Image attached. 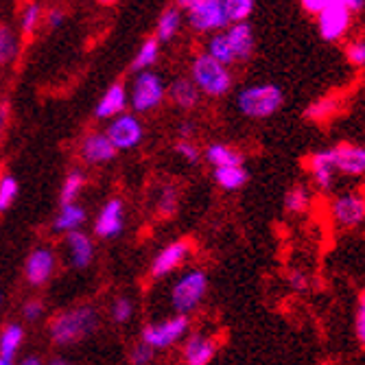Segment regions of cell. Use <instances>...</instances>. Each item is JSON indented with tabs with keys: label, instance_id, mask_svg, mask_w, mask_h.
<instances>
[{
	"label": "cell",
	"instance_id": "8d00e7d4",
	"mask_svg": "<svg viewBox=\"0 0 365 365\" xmlns=\"http://www.w3.org/2000/svg\"><path fill=\"white\" fill-rule=\"evenodd\" d=\"M153 356H155V350H151V348L145 346L143 341H140L138 346L131 348V352H129L131 365H149V363L153 361Z\"/></svg>",
	"mask_w": 365,
	"mask_h": 365
},
{
	"label": "cell",
	"instance_id": "ba28073f",
	"mask_svg": "<svg viewBox=\"0 0 365 365\" xmlns=\"http://www.w3.org/2000/svg\"><path fill=\"white\" fill-rule=\"evenodd\" d=\"M125 230V204L118 197H112L103 204L94 221V235L101 239H116Z\"/></svg>",
	"mask_w": 365,
	"mask_h": 365
},
{
	"label": "cell",
	"instance_id": "836d02e7",
	"mask_svg": "<svg viewBox=\"0 0 365 365\" xmlns=\"http://www.w3.org/2000/svg\"><path fill=\"white\" fill-rule=\"evenodd\" d=\"M160 215H173L178 210V190L173 186H164L158 195Z\"/></svg>",
	"mask_w": 365,
	"mask_h": 365
},
{
	"label": "cell",
	"instance_id": "ffe728a7",
	"mask_svg": "<svg viewBox=\"0 0 365 365\" xmlns=\"http://www.w3.org/2000/svg\"><path fill=\"white\" fill-rule=\"evenodd\" d=\"M125 106H127V92L120 83H114L103 96L101 101L96 103V118H103V120H110V118H116L125 112Z\"/></svg>",
	"mask_w": 365,
	"mask_h": 365
},
{
	"label": "cell",
	"instance_id": "5bb4252c",
	"mask_svg": "<svg viewBox=\"0 0 365 365\" xmlns=\"http://www.w3.org/2000/svg\"><path fill=\"white\" fill-rule=\"evenodd\" d=\"M335 153V169L350 178H361L365 171V149L361 145L341 143L333 147Z\"/></svg>",
	"mask_w": 365,
	"mask_h": 365
},
{
	"label": "cell",
	"instance_id": "d4e9b609",
	"mask_svg": "<svg viewBox=\"0 0 365 365\" xmlns=\"http://www.w3.org/2000/svg\"><path fill=\"white\" fill-rule=\"evenodd\" d=\"M86 186V175L81 171H71L68 178L61 184V192H59V204L68 206V204H77V197L81 195Z\"/></svg>",
	"mask_w": 365,
	"mask_h": 365
},
{
	"label": "cell",
	"instance_id": "cb8c5ba5",
	"mask_svg": "<svg viewBox=\"0 0 365 365\" xmlns=\"http://www.w3.org/2000/svg\"><path fill=\"white\" fill-rule=\"evenodd\" d=\"M250 173L245 167H225V169H215V182L225 188V190H239L247 184Z\"/></svg>",
	"mask_w": 365,
	"mask_h": 365
},
{
	"label": "cell",
	"instance_id": "4316f807",
	"mask_svg": "<svg viewBox=\"0 0 365 365\" xmlns=\"http://www.w3.org/2000/svg\"><path fill=\"white\" fill-rule=\"evenodd\" d=\"M311 204V192L304 184H295L291 190H287L284 195V208L291 212V215H300L309 208Z\"/></svg>",
	"mask_w": 365,
	"mask_h": 365
},
{
	"label": "cell",
	"instance_id": "9a60e30c",
	"mask_svg": "<svg viewBox=\"0 0 365 365\" xmlns=\"http://www.w3.org/2000/svg\"><path fill=\"white\" fill-rule=\"evenodd\" d=\"M309 171L313 175V182L322 190H330L335 184V153L333 149L315 151L309 160Z\"/></svg>",
	"mask_w": 365,
	"mask_h": 365
},
{
	"label": "cell",
	"instance_id": "e0dca14e",
	"mask_svg": "<svg viewBox=\"0 0 365 365\" xmlns=\"http://www.w3.org/2000/svg\"><path fill=\"white\" fill-rule=\"evenodd\" d=\"M66 245H68V254H71V262L77 269H86L94 260V243L90 241V237L81 230L68 232L66 235Z\"/></svg>",
	"mask_w": 365,
	"mask_h": 365
},
{
	"label": "cell",
	"instance_id": "f5cc1de1",
	"mask_svg": "<svg viewBox=\"0 0 365 365\" xmlns=\"http://www.w3.org/2000/svg\"><path fill=\"white\" fill-rule=\"evenodd\" d=\"M0 307H3V295H0Z\"/></svg>",
	"mask_w": 365,
	"mask_h": 365
},
{
	"label": "cell",
	"instance_id": "2e32d148",
	"mask_svg": "<svg viewBox=\"0 0 365 365\" xmlns=\"http://www.w3.org/2000/svg\"><path fill=\"white\" fill-rule=\"evenodd\" d=\"M81 158L86 164H106L116 158V149L103 131H94L81 143Z\"/></svg>",
	"mask_w": 365,
	"mask_h": 365
},
{
	"label": "cell",
	"instance_id": "277c9868",
	"mask_svg": "<svg viewBox=\"0 0 365 365\" xmlns=\"http://www.w3.org/2000/svg\"><path fill=\"white\" fill-rule=\"evenodd\" d=\"M208 293V276L199 269L186 272L171 289V304L178 315L195 311Z\"/></svg>",
	"mask_w": 365,
	"mask_h": 365
},
{
	"label": "cell",
	"instance_id": "7dc6e473",
	"mask_svg": "<svg viewBox=\"0 0 365 365\" xmlns=\"http://www.w3.org/2000/svg\"><path fill=\"white\" fill-rule=\"evenodd\" d=\"M16 365H42V359L40 356H26V359H22Z\"/></svg>",
	"mask_w": 365,
	"mask_h": 365
},
{
	"label": "cell",
	"instance_id": "f546056e",
	"mask_svg": "<svg viewBox=\"0 0 365 365\" xmlns=\"http://www.w3.org/2000/svg\"><path fill=\"white\" fill-rule=\"evenodd\" d=\"M180 11L178 9H169L164 11V16H160V22H158V40L167 42L171 40L175 33H178V26H180Z\"/></svg>",
	"mask_w": 365,
	"mask_h": 365
},
{
	"label": "cell",
	"instance_id": "7a4b0ae2",
	"mask_svg": "<svg viewBox=\"0 0 365 365\" xmlns=\"http://www.w3.org/2000/svg\"><path fill=\"white\" fill-rule=\"evenodd\" d=\"M282 98H284L282 90L278 86L258 83V86L245 88L239 94L237 106H239L241 114H245L247 118H267L280 110Z\"/></svg>",
	"mask_w": 365,
	"mask_h": 365
},
{
	"label": "cell",
	"instance_id": "52a82bcc",
	"mask_svg": "<svg viewBox=\"0 0 365 365\" xmlns=\"http://www.w3.org/2000/svg\"><path fill=\"white\" fill-rule=\"evenodd\" d=\"M164 94V83L158 75L143 71L134 83V90H131V108L136 112H149L153 108H158L162 103Z\"/></svg>",
	"mask_w": 365,
	"mask_h": 365
},
{
	"label": "cell",
	"instance_id": "83f0119b",
	"mask_svg": "<svg viewBox=\"0 0 365 365\" xmlns=\"http://www.w3.org/2000/svg\"><path fill=\"white\" fill-rule=\"evenodd\" d=\"M210 59H215L217 63L221 66H230L232 61H235V55H232V48L225 40L223 33H219V36H212L210 42H208V53H206Z\"/></svg>",
	"mask_w": 365,
	"mask_h": 365
},
{
	"label": "cell",
	"instance_id": "3957f363",
	"mask_svg": "<svg viewBox=\"0 0 365 365\" xmlns=\"http://www.w3.org/2000/svg\"><path fill=\"white\" fill-rule=\"evenodd\" d=\"M190 75H192L190 81L195 83V88L208 96H223L232 86V77L225 66L217 63L208 55H199L192 61Z\"/></svg>",
	"mask_w": 365,
	"mask_h": 365
},
{
	"label": "cell",
	"instance_id": "c3c4849f",
	"mask_svg": "<svg viewBox=\"0 0 365 365\" xmlns=\"http://www.w3.org/2000/svg\"><path fill=\"white\" fill-rule=\"evenodd\" d=\"M199 3V0H178V5L180 7H186V9H190L192 5H197Z\"/></svg>",
	"mask_w": 365,
	"mask_h": 365
},
{
	"label": "cell",
	"instance_id": "ac0fdd59",
	"mask_svg": "<svg viewBox=\"0 0 365 365\" xmlns=\"http://www.w3.org/2000/svg\"><path fill=\"white\" fill-rule=\"evenodd\" d=\"M217 354V344L206 335H190L184 344V361L186 365H208Z\"/></svg>",
	"mask_w": 365,
	"mask_h": 365
},
{
	"label": "cell",
	"instance_id": "b9f144b4",
	"mask_svg": "<svg viewBox=\"0 0 365 365\" xmlns=\"http://www.w3.org/2000/svg\"><path fill=\"white\" fill-rule=\"evenodd\" d=\"M302 3V7L309 11V14H315V16H319L330 3H333V0H300Z\"/></svg>",
	"mask_w": 365,
	"mask_h": 365
},
{
	"label": "cell",
	"instance_id": "484cf974",
	"mask_svg": "<svg viewBox=\"0 0 365 365\" xmlns=\"http://www.w3.org/2000/svg\"><path fill=\"white\" fill-rule=\"evenodd\" d=\"M24 341V328L20 324H9L0 333V354L3 356H16L18 348Z\"/></svg>",
	"mask_w": 365,
	"mask_h": 365
},
{
	"label": "cell",
	"instance_id": "8992f818",
	"mask_svg": "<svg viewBox=\"0 0 365 365\" xmlns=\"http://www.w3.org/2000/svg\"><path fill=\"white\" fill-rule=\"evenodd\" d=\"M103 134L110 138V143L114 145L116 151H129V149H134L143 143L145 129L136 116L120 114L110 123L108 131H103Z\"/></svg>",
	"mask_w": 365,
	"mask_h": 365
},
{
	"label": "cell",
	"instance_id": "74e56055",
	"mask_svg": "<svg viewBox=\"0 0 365 365\" xmlns=\"http://www.w3.org/2000/svg\"><path fill=\"white\" fill-rule=\"evenodd\" d=\"M38 20H40V7L38 5H29L22 14V31L24 33H31L33 29L38 26Z\"/></svg>",
	"mask_w": 365,
	"mask_h": 365
},
{
	"label": "cell",
	"instance_id": "60d3db41",
	"mask_svg": "<svg viewBox=\"0 0 365 365\" xmlns=\"http://www.w3.org/2000/svg\"><path fill=\"white\" fill-rule=\"evenodd\" d=\"M348 59L354 63V66H363L365 63V44L359 40V42H352L348 46Z\"/></svg>",
	"mask_w": 365,
	"mask_h": 365
},
{
	"label": "cell",
	"instance_id": "bcb514c9",
	"mask_svg": "<svg viewBox=\"0 0 365 365\" xmlns=\"http://www.w3.org/2000/svg\"><path fill=\"white\" fill-rule=\"evenodd\" d=\"M61 20H63V14H61V11H51V14H48V24H51V26H59Z\"/></svg>",
	"mask_w": 365,
	"mask_h": 365
},
{
	"label": "cell",
	"instance_id": "f6af8a7d",
	"mask_svg": "<svg viewBox=\"0 0 365 365\" xmlns=\"http://www.w3.org/2000/svg\"><path fill=\"white\" fill-rule=\"evenodd\" d=\"M7 118H9V108L3 103V106H0V136H3V131L7 127Z\"/></svg>",
	"mask_w": 365,
	"mask_h": 365
},
{
	"label": "cell",
	"instance_id": "603a6c76",
	"mask_svg": "<svg viewBox=\"0 0 365 365\" xmlns=\"http://www.w3.org/2000/svg\"><path fill=\"white\" fill-rule=\"evenodd\" d=\"M169 96L171 101L184 110H190L197 106L199 101V90L195 88V83L190 79H175L169 88Z\"/></svg>",
	"mask_w": 365,
	"mask_h": 365
},
{
	"label": "cell",
	"instance_id": "5b68a950",
	"mask_svg": "<svg viewBox=\"0 0 365 365\" xmlns=\"http://www.w3.org/2000/svg\"><path fill=\"white\" fill-rule=\"evenodd\" d=\"M188 330V317L186 315H175L164 322H155L145 326L143 330V344L149 346L151 350H164L178 344Z\"/></svg>",
	"mask_w": 365,
	"mask_h": 365
},
{
	"label": "cell",
	"instance_id": "4dcf8cb0",
	"mask_svg": "<svg viewBox=\"0 0 365 365\" xmlns=\"http://www.w3.org/2000/svg\"><path fill=\"white\" fill-rule=\"evenodd\" d=\"M18 192H20V186H18L16 178L5 175L3 180H0V212H7L16 204Z\"/></svg>",
	"mask_w": 365,
	"mask_h": 365
},
{
	"label": "cell",
	"instance_id": "9c48e42d",
	"mask_svg": "<svg viewBox=\"0 0 365 365\" xmlns=\"http://www.w3.org/2000/svg\"><path fill=\"white\" fill-rule=\"evenodd\" d=\"M55 267H57V258H55L53 250L36 247L29 254V258L24 262V276H26L29 284L42 287V284H46L53 278Z\"/></svg>",
	"mask_w": 365,
	"mask_h": 365
},
{
	"label": "cell",
	"instance_id": "7c38bea8",
	"mask_svg": "<svg viewBox=\"0 0 365 365\" xmlns=\"http://www.w3.org/2000/svg\"><path fill=\"white\" fill-rule=\"evenodd\" d=\"M190 24L197 31H217L227 24L223 0H199L190 7Z\"/></svg>",
	"mask_w": 365,
	"mask_h": 365
},
{
	"label": "cell",
	"instance_id": "8fae6325",
	"mask_svg": "<svg viewBox=\"0 0 365 365\" xmlns=\"http://www.w3.org/2000/svg\"><path fill=\"white\" fill-rule=\"evenodd\" d=\"M350 11L339 3V0H333L322 14H319V33H322V38L328 40V42H335L339 40L344 33L348 31L350 26Z\"/></svg>",
	"mask_w": 365,
	"mask_h": 365
},
{
	"label": "cell",
	"instance_id": "44dd1931",
	"mask_svg": "<svg viewBox=\"0 0 365 365\" xmlns=\"http://www.w3.org/2000/svg\"><path fill=\"white\" fill-rule=\"evenodd\" d=\"M206 160L212 164L215 169H225V167H243V155L227 145L215 143L206 149Z\"/></svg>",
	"mask_w": 365,
	"mask_h": 365
},
{
	"label": "cell",
	"instance_id": "f35d334b",
	"mask_svg": "<svg viewBox=\"0 0 365 365\" xmlns=\"http://www.w3.org/2000/svg\"><path fill=\"white\" fill-rule=\"evenodd\" d=\"M175 151H178L180 158H184V160L190 162V164H197V162H199V149H197L190 140L178 143V145H175Z\"/></svg>",
	"mask_w": 365,
	"mask_h": 365
},
{
	"label": "cell",
	"instance_id": "ab89813d",
	"mask_svg": "<svg viewBox=\"0 0 365 365\" xmlns=\"http://www.w3.org/2000/svg\"><path fill=\"white\" fill-rule=\"evenodd\" d=\"M42 313H44V304L40 300H29L22 309V315L26 322H38L42 317Z\"/></svg>",
	"mask_w": 365,
	"mask_h": 365
},
{
	"label": "cell",
	"instance_id": "d6a6232c",
	"mask_svg": "<svg viewBox=\"0 0 365 365\" xmlns=\"http://www.w3.org/2000/svg\"><path fill=\"white\" fill-rule=\"evenodd\" d=\"M18 53V42L9 29L0 26V63H9Z\"/></svg>",
	"mask_w": 365,
	"mask_h": 365
},
{
	"label": "cell",
	"instance_id": "681fc988",
	"mask_svg": "<svg viewBox=\"0 0 365 365\" xmlns=\"http://www.w3.org/2000/svg\"><path fill=\"white\" fill-rule=\"evenodd\" d=\"M0 365H16V359H14V356H3V354H0Z\"/></svg>",
	"mask_w": 365,
	"mask_h": 365
},
{
	"label": "cell",
	"instance_id": "7bdbcfd3",
	"mask_svg": "<svg viewBox=\"0 0 365 365\" xmlns=\"http://www.w3.org/2000/svg\"><path fill=\"white\" fill-rule=\"evenodd\" d=\"M289 284H291L295 291H304V289H307V284H309V280H307L304 272L293 269V272H289Z\"/></svg>",
	"mask_w": 365,
	"mask_h": 365
},
{
	"label": "cell",
	"instance_id": "e575fe53",
	"mask_svg": "<svg viewBox=\"0 0 365 365\" xmlns=\"http://www.w3.org/2000/svg\"><path fill=\"white\" fill-rule=\"evenodd\" d=\"M131 315H134V304H131L129 297H125V295L116 297L112 304V319L116 324H127L131 319Z\"/></svg>",
	"mask_w": 365,
	"mask_h": 365
},
{
	"label": "cell",
	"instance_id": "f1b7e54d",
	"mask_svg": "<svg viewBox=\"0 0 365 365\" xmlns=\"http://www.w3.org/2000/svg\"><path fill=\"white\" fill-rule=\"evenodd\" d=\"M254 9V0H223V11L227 22H245Z\"/></svg>",
	"mask_w": 365,
	"mask_h": 365
},
{
	"label": "cell",
	"instance_id": "f907efd6",
	"mask_svg": "<svg viewBox=\"0 0 365 365\" xmlns=\"http://www.w3.org/2000/svg\"><path fill=\"white\" fill-rule=\"evenodd\" d=\"M48 365H71V363L66 361V359H59V356H57V359H53V361H51Z\"/></svg>",
	"mask_w": 365,
	"mask_h": 365
},
{
	"label": "cell",
	"instance_id": "ee69618b",
	"mask_svg": "<svg viewBox=\"0 0 365 365\" xmlns=\"http://www.w3.org/2000/svg\"><path fill=\"white\" fill-rule=\"evenodd\" d=\"M339 3H341L350 14H356V11L363 9V3H365V0H339Z\"/></svg>",
	"mask_w": 365,
	"mask_h": 365
},
{
	"label": "cell",
	"instance_id": "4fadbf2b",
	"mask_svg": "<svg viewBox=\"0 0 365 365\" xmlns=\"http://www.w3.org/2000/svg\"><path fill=\"white\" fill-rule=\"evenodd\" d=\"M190 247L186 241H175L171 245H167L164 250H160V254L153 258V264H151V274L153 278H164L169 276L171 272H175L180 264L186 260Z\"/></svg>",
	"mask_w": 365,
	"mask_h": 365
},
{
	"label": "cell",
	"instance_id": "1f68e13d",
	"mask_svg": "<svg viewBox=\"0 0 365 365\" xmlns=\"http://www.w3.org/2000/svg\"><path fill=\"white\" fill-rule=\"evenodd\" d=\"M155 59H158V40H147L140 46V51H138V55L134 59V71L143 73V68H149V66H153Z\"/></svg>",
	"mask_w": 365,
	"mask_h": 365
},
{
	"label": "cell",
	"instance_id": "6da1fadb",
	"mask_svg": "<svg viewBox=\"0 0 365 365\" xmlns=\"http://www.w3.org/2000/svg\"><path fill=\"white\" fill-rule=\"evenodd\" d=\"M98 326V313L94 307H75L71 311H63L51 319V339L57 346H71L88 335H92Z\"/></svg>",
	"mask_w": 365,
	"mask_h": 365
},
{
	"label": "cell",
	"instance_id": "30bf717a",
	"mask_svg": "<svg viewBox=\"0 0 365 365\" xmlns=\"http://www.w3.org/2000/svg\"><path fill=\"white\" fill-rule=\"evenodd\" d=\"M330 212L341 227H356L365 219V199L361 192L339 195L330 206Z\"/></svg>",
	"mask_w": 365,
	"mask_h": 365
},
{
	"label": "cell",
	"instance_id": "7402d4cb",
	"mask_svg": "<svg viewBox=\"0 0 365 365\" xmlns=\"http://www.w3.org/2000/svg\"><path fill=\"white\" fill-rule=\"evenodd\" d=\"M86 223V210L79 204H68V206H61L59 215L53 221V230L55 232H75Z\"/></svg>",
	"mask_w": 365,
	"mask_h": 365
},
{
	"label": "cell",
	"instance_id": "816d5d0a",
	"mask_svg": "<svg viewBox=\"0 0 365 365\" xmlns=\"http://www.w3.org/2000/svg\"><path fill=\"white\" fill-rule=\"evenodd\" d=\"M101 3H114V0H101Z\"/></svg>",
	"mask_w": 365,
	"mask_h": 365
},
{
	"label": "cell",
	"instance_id": "d590c367",
	"mask_svg": "<svg viewBox=\"0 0 365 365\" xmlns=\"http://www.w3.org/2000/svg\"><path fill=\"white\" fill-rule=\"evenodd\" d=\"M354 335L356 341L363 346L365 344V295L359 293V300H356V311H354Z\"/></svg>",
	"mask_w": 365,
	"mask_h": 365
},
{
	"label": "cell",
	"instance_id": "d6986e66",
	"mask_svg": "<svg viewBox=\"0 0 365 365\" xmlns=\"http://www.w3.org/2000/svg\"><path fill=\"white\" fill-rule=\"evenodd\" d=\"M230 48H232V55H235V61L237 59H247L254 51V33H252V26L247 22H237L232 24L227 33H223Z\"/></svg>",
	"mask_w": 365,
	"mask_h": 365
}]
</instances>
